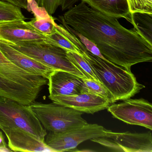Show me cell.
<instances>
[{
  "label": "cell",
  "instance_id": "cell-21",
  "mask_svg": "<svg viewBox=\"0 0 152 152\" xmlns=\"http://www.w3.org/2000/svg\"><path fill=\"white\" fill-rule=\"evenodd\" d=\"M83 82L89 92L94 93L103 97L109 101L111 104L115 102L112 94L99 82L95 80L83 78Z\"/></svg>",
  "mask_w": 152,
  "mask_h": 152
},
{
  "label": "cell",
  "instance_id": "cell-6",
  "mask_svg": "<svg viewBox=\"0 0 152 152\" xmlns=\"http://www.w3.org/2000/svg\"><path fill=\"white\" fill-rule=\"evenodd\" d=\"M4 128L23 130L42 142L47 135L29 105L0 96V129Z\"/></svg>",
  "mask_w": 152,
  "mask_h": 152
},
{
  "label": "cell",
  "instance_id": "cell-24",
  "mask_svg": "<svg viewBox=\"0 0 152 152\" xmlns=\"http://www.w3.org/2000/svg\"><path fill=\"white\" fill-rule=\"evenodd\" d=\"M7 1L10 4H13L21 8L26 10L29 12H31V5L32 0H2Z\"/></svg>",
  "mask_w": 152,
  "mask_h": 152
},
{
  "label": "cell",
  "instance_id": "cell-11",
  "mask_svg": "<svg viewBox=\"0 0 152 152\" xmlns=\"http://www.w3.org/2000/svg\"><path fill=\"white\" fill-rule=\"evenodd\" d=\"M49 96H73L89 92L83 78L62 70H54L48 79Z\"/></svg>",
  "mask_w": 152,
  "mask_h": 152
},
{
  "label": "cell",
  "instance_id": "cell-5",
  "mask_svg": "<svg viewBox=\"0 0 152 152\" xmlns=\"http://www.w3.org/2000/svg\"><path fill=\"white\" fill-rule=\"evenodd\" d=\"M7 44L53 70L66 71L85 79L82 73L69 59L67 51L60 47L42 40L18 42Z\"/></svg>",
  "mask_w": 152,
  "mask_h": 152
},
{
  "label": "cell",
  "instance_id": "cell-20",
  "mask_svg": "<svg viewBox=\"0 0 152 152\" xmlns=\"http://www.w3.org/2000/svg\"><path fill=\"white\" fill-rule=\"evenodd\" d=\"M47 36L48 37V39L45 41L47 43L60 47L67 51H71L78 54L77 50L60 30L59 25L56 24V31L54 33Z\"/></svg>",
  "mask_w": 152,
  "mask_h": 152
},
{
  "label": "cell",
  "instance_id": "cell-7",
  "mask_svg": "<svg viewBox=\"0 0 152 152\" xmlns=\"http://www.w3.org/2000/svg\"><path fill=\"white\" fill-rule=\"evenodd\" d=\"M113 132L98 124H88L60 133L46 135L45 144L55 152L75 149L80 143L95 138L110 137Z\"/></svg>",
  "mask_w": 152,
  "mask_h": 152
},
{
  "label": "cell",
  "instance_id": "cell-2",
  "mask_svg": "<svg viewBox=\"0 0 152 152\" xmlns=\"http://www.w3.org/2000/svg\"><path fill=\"white\" fill-rule=\"evenodd\" d=\"M48 83V79L16 65L0 50V96L29 105Z\"/></svg>",
  "mask_w": 152,
  "mask_h": 152
},
{
  "label": "cell",
  "instance_id": "cell-16",
  "mask_svg": "<svg viewBox=\"0 0 152 152\" xmlns=\"http://www.w3.org/2000/svg\"><path fill=\"white\" fill-rule=\"evenodd\" d=\"M130 17L129 22L133 27L152 43V14L133 13Z\"/></svg>",
  "mask_w": 152,
  "mask_h": 152
},
{
  "label": "cell",
  "instance_id": "cell-18",
  "mask_svg": "<svg viewBox=\"0 0 152 152\" xmlns=\"http://www.w3.org/2000/svg\"><path fill=\"white\" fill-rule=\"evenodd\" d=\"M28 23L37 31L44 35H48L54 33L56 31V23L52 16H35Z\"/></svg>",
  "mask_w": 152,
  "mask_h": 152
},
{
  "label": "cell",
  "instance_id": "cell-15",
  "mask_svg": "<svg viewBox=\"0 0 152 152\" xmlns=\"http://www.w3.org/2000/svg\"><path fill=\"white\" fill-rule=\"evenodd\" d=\"M101 13L114 18H123L129 22L130 14L126 0H80Z\"/></svg>",
  "mask_w": 152,
  "mask_h": 152
},
{
  "label": "cell",
  "instance_id": "cell-9",
  "mask_svg": "<svg viewBox=\"0 0 152 152\" xmlns=\"http://www.w3.org/2000/svg\"><path fill=\"white\" fill-rule=\"evenodd\" d=\"M111 150L118 152H152L151 132L145 133L115 132L110 137H99L91 140Z\"/></svg>",
  "mask_w": 152,
  "mask_h": 152
},
{
  "label": "cell",
  "instance_id": "cell-23",
  "mask_svg": "<svg viewBox=\"0 0 152 152\" xmlns=\"http://www.w3.org/2000/svg\"><path fill=\"white\" fill-rule=\"evenodd\" d=\"M39 7L43 8L50 15L55 13L59 6L62 0H34Z\"/></svg>",
  "mask_w": 152,
  "mask_h": 152
},
{
  "label": "cell",
  "instance_id": "cell-13",
  "mask_svg": "<svg viewBox=\"0 0 152 152\" xmlns=\"http://www.w3.org/2000/svg\"><path fill=\"white\" fill-rule=\"evenodd\" d=\"M8 140L9 148L14 152H55L45 142L39 140L27 132L20 129H2Z\"/></svg>",
  "mask_w": 152,
  "mask_h": 152
},
{
  "label": "cell",
  "instance_id": "cell-26",
  "mask_svg": "<svg viewBox=\"0 0 152 152\" xmlns=\"http://www.w3.org/2000/svg\"><path fill=\"white\" fill-rule=\"evenodd\" d=\"M12 150L8 148L7 145L6 143L2 132L0 131V152H11Z\"/></svg>",
  "mask_w": 152,
  "mask_h": 152
},
{
  "label": "cell",
  "instance_id": "cell-17",
  "mask_svg": "<svg viewBox=\"0 0 152 152\" xmlns=\"http://www.w3.org/2000/svg\"><path fill=\"white\" fill-rule=\"evenodd\" d=\"M26 19L21 8L0 0V24L25 21Z\"/></svg>",
  "mask_w": 152,
  "mask_h": 152
},
{
  "label": "cell",
  "instance_id": "cell-3",
  "mask_svg": "<svg viewBox=\"0 0 152 152\" xmlns=\"http://www.w3.org/2000/svg\"><path fill=\"white\" fill-rule=\"evenodd\" d=\"M80 51L115 102L131 98L145 88L138 82L131 71L93 55L83 44L80 47Z\"/></svg>",
  "mask_w": 152,
  "mask_h": 152
},
{
  "label": "cell",
  "instance_id": "cell-10",
  "mask_svg": "<svg viewBox=\"0 0 152 152\" xmlns=\"http://www.w3.org/2000/svg\"><path fill=\"white\" fill-rule=\"evenodd\" d=\"M54 103L71 107L83 113L93 114L107 108L110 105L106 99L91 92L73 96H49Z\"/></svg>",
  "mask_w": 152,
  "mask_h": 152
},
{
  "label": "cell",
  "instance_id": "cell-14",
  "mask_svg": "<svg viewBox=\"0 0 152 152\" xmlns=\"http://www.w3.org/2000/svg\"><path fill=\"white\" fill-rule=\"evenodd\" d=\"M0 50L12 63L29 72L48 79L52 68L0 41Z\"/></svg>",
  "mask_w": 152,
  "mask_h": 152
},
{
  "label": "cell",
  "instance_id": "cell-8",
  "mask_svg": "<svg viewBox=\"0 0 152 152\" xmlns=\"http://www.w3.org/2000/svg\"><path fill=\"white\" fill-rule=\"evenodd\" d=\"M109 105L107 109L114 118L127 124L152 129V105L143 98L123 100Z\"/></svg>",
  "mask_w": 152,
  "mask_h": 152
},
{
  "label": "cell",
  "instance_id": "cell-25",
  "mask_svg": "<svg viewBox=\"0 0 152 152\" xmlns=\"http://www.w3.org/2000/svg\"><path fill=\"white\" fill-rule=\"evenodd\" d=\"M79 1L80 0H62L61 6L62 10H68L74 7Z\"/></svg>",
  "mask_w": 152,
  "mask_h": 152
},
{
  "label": "cell",
  "instance_id": "cell-1",
  "mask_svg": "<svg viewBox=\"0 0 152 152\" xmlns=\"http://www.w3.org/2000/svg\"><path fill=\"white\" fill-rule=\"evenodd\" d=\"M69 27L91 41L107 60L131 71L134 65L152 61V43L135 28L81 1L59 17Z\"/></svg>",
  "mask_w": 152,
  "mask_h": 152
},
{
  "label": "cell",
  "instance_id": "cell-12",
  "mask_svg": "<svg viewBox=\"0 0 152 152\" xmlns=\"http://www.w3.org/2000/svg\"><path fill=\"white\" fill-rule=\"evenodd\" d=\"M48 39L42 34L25 21H15L0 24V41L7 44L18 42Z\"/></svg>",
  "mask_w": 152,
  "mask_h": 152
},
{
  "label": "cell",
  "instance_id": "cell-19",
  "mask_svg": "<svg viewBox=\"0 0 152 152\" xmlns=\"http://www.w3.org/2000/svg\"><path fill=\"white\" fill-rule=\"evenodd\" d=\"M67 55L70 60L82 73L85 79L95 80L100 82L94 73L93 68L83 57L71 51H67Z\"/></svg>",
  "mask_w": 152,
  "mask_h": 152
},
{
  "label": "cell",
  "instance_id": "cell-4",
  "mask_svg": "<svg viewBox=\"0 0 152 152\" xmlns=\"http://www.w3.org/2000/svg\"><path fill=\"white\" fill-rule=\"evenodd\" d=\"M43 128L53 133H60L88 124L83 113L56 103L34 102L29 105Z\"/></svg>",
  "mask_w": 152,
  "mask_h": 152
},
{
  "label": "cell",
  "instance_id": "cell-22",
  "mask_svg": "<svg viewBox=\"0 0 152 152\" xmlns=\"http://www.w3.org/2000/svg\"><path fill=\"white\" fill-rule=\"evenodd\" d=\"M130 14H152V0H126Z\"/></svg>",
  "mask_w": 152,
  "mask_h": 152
}]
</instances>
